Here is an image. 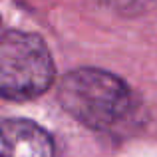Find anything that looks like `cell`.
<instances>
[{
	"label": "cell",
	"instance_id": "4",
	"mask_svg": "<svg viewBox=\"0 0 157 157\" xmlns=\"http://www.w3.org/2000/svg\"><path fill=\"white\" fill-rule=\"evenodd\" d=\"M4 32H2V18H0V36H2Z\"/></svg>",
	"mask_w": 157,
	"mask_h": 157
},
{
	"label": "cell",
	"instance_id": "2",
	"mask_svg": "<svg viewBox=\"0 0 157 157\" xmlns=\"http://www.w3.org/2000/svg\"><path fill=\"white\" fill-rule=\"evenodd\" d=\"M54 76L52 54L38 34L10 30L0 36V98L12 101L40 98Z\"/></svg>",
	"mask_w": 157,
	"mask_h": 157
},
{
	"label": "cell",
	"instance_id": "3",
	"mask_svg": "<svg viewBox=\"0 0 157 157\" xmlns=\"http://www.w3.org/2000/svg\"><path fill=\"white\" fill-rule=\"evenodd\" d=\"M0 157H54V141L30 119H2Z\"/></svg>",
	"mask_w": 157,
	"mask_h": 157
},
{
	"label": "cell",
	"instance_id": "1",
	"mask_svg": "<svg viewBox=\"0 0 157 157\" xmlns=\"http://www.w3.org/2000/svg\"><path fill=\"white\" fill-rule=\"evenodd\" d=\"M60 105L92 129H109L133 105L131 90L121 78L98 68H78L58 88Z\"/></svg>",
	"mask_w": 157,
	"mask_h": 157
}]
</instances>
